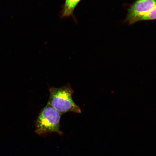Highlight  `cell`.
Masks as SVG:
<instances>
[{"mask_svg":"<svg viewBox=\"0 0 156 156\" xmlns=\"http://www.w3.org/2000/svg\"><path fill=\"white\" fill-rule=\"evenodd\" d=\"M81 0H65L62 10L60 17L67 18L73 16L74 10Z\"/></svg>","mask_w":156,"mask_h":156,"instance_id":"cell-4","label":"cell"},{"mask_svg":"<svg viewBox=\"0 0 156 156\" xmlns=\"http://www.w3.org/2000/svg\"><path fill=\"white\" fill-rule=\"evenodd\" d=\"M49 91L48 103L60 114L69 112L81 113V109L73 100L74 91L69 83L60 87H50Z\"/></svg>","mask_w":156,"mask_h":156,"instance_id":"cell-1","label":"cell"},{"mask_svg":"<svg viewBox=\"0 0 156 156\" xmlns=\"http://www.w3.org/2000/svg\"><path fill=\"white\" fill-rule=\"evenodd\" d=\"M156 5V0H136L128 9L126 21L130 25L136 19L147 14Z\"/></svg>","mask_w":156,"mask_h":156,"instance_id":"cell-3","label":"cell"},{"mask_svg":"<svg viewBox=\"0 0 156 156\" xmlns=\"http://www.w3.org/2000/svg\"><path fill=\"white\" fill-rule=\"evenodd\" d=\"M156 20V5L147 14L136 19L134 21V23L140 21L154 20Z\"/></svg>","mask_w":156,"mask_h":156,"instance_id":"cell-5","label":"cell"},{"mask_svg":"<svg viewBox=\"0 0 156 156\" xmlns=\"http://www.w3.org/2000/svg\"><path fill=\"white\" fill-rule=\"evenodd\" d=\"M62 115L47 103L43 108L36 122L35 132L39 135H45L50 133L63 134L60 129V122Z\"/></svg>","mask_w":156,"mask_h":156,"instance_id":"cell-2","label":"cell"}]
</instances>
